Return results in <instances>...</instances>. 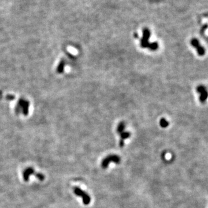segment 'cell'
<instances>
[{
	"label": "cell",
	"mask_w": 208,
	"mask_h": 208,
	"mask_svg": "<svg viewBox=\"0 0 208 208\" xmlns=\"http://www.w3.org/2000/svg\"><path fill=\"white\" fill-rule=\"evenodd\" d=\"M64 62L63 61H61L60 63L59 66H58V68H57V71L59 72V73H61L63 72L64 68Z\"/></svg>",
	"instance_id": "30bf717a"
},
{
	"label": "cell",
	"mask_w": 208,
	"mask_h": 208,
	"mask_svg": "<svg viewBox=\"0 0 208 208\" xmlns=\"http://www.w3.org/2000/svg\"><path fill=\"white\" fill-rule=\"evenodd\" d=\"M16 111L20 112L21 111L24 115H27L29 113V103L27 101L24 99H20L16 107Z\"/></svg>",
	"instance_id": "3957f363"
},
{
	"label": "cell",
	"mask_w": 208,
	"mask_h": 208,
	"mask_svg": "<svg viewBox=\"0 0 208 208\" xmlns=\"http://www.w3.org/2000/svg\"><path fill=\"white\" fill-rule=\"evenodd\" d=\"M125 128V124L123 123H120L118 125L117 128V133L119 134H121V133H123L124 130Z\"/></svg>",
	"instance_id": "ba28073f"
},
{
	"label": "cell",
	"mask_w": 208,
	"mask_h": 208,
	"mask_svg": "<svg viewBox=\"0 0 208 208\" xmlns=\"http://www.w3.org/2000/svg\"><path fill=\"white\" fill-rule=\"evenodd\" d=\"M149 47V49L151 50H155L156 49H158L159 46H158V43H156V42H154V43L150 44L149 47Z\"/></svg>",
	"instance_id": "8fae6325"
},
{
	"label": "cell",
	"mask_w": 208,
	"mask_h": 208,
	"mask_svg": "<svg viewBox=\"0 0 208 208\" xmlns=\"http://www.w3.org/2000/svg\"><path fill=\"white\" fill-rule=\"evenodd\" d=\"M160 125L161 127L163 128H166L169 125V123L167 120H166L165 119H161L160 122Z\"/></svg>",
	"instance_id": "9c48e42d"
},
{
	"label": "cell",
	"mask_w": 208,
	"mask_h": 208,
	"mask_svg": "<svg viewBox=\"0 0 208 208\" xmlns=\"http://www.w3.org/2000/svg\"><path fill=\"white\" fill-rule=\"evenodd\" d=\"M120 135L121 140L124 141V140L128 138L130 136H131V134H130V133H128V132L123 131V133L120 134Z\"/></svg>",
	"instance_id": "52a82bcc"
},
{
	"label": "cell",
	"mask_w": 208,
	"mask_h": 208,
	"mask_svg": "<svg viewBox=\"0 0 208 208\" xmlns=\"http://www.w3.org/2000/svg\"><path fill=\"white\" fill-rule=\"evenodd\" d=\"M121 159L119 155L115 154L109 155L104 159L101 163V167L103 169H107L108 167L109 164L112 162L115 164H119L120 163Z\"/></svg>",
	"instance_id": "6da1fadb"
},
{
	"label": "cell",
	"mask_w": 208,
	"mask_h": 208,
	"mask_svg": "<svg viewBox=\"0 0 208 208\" xmlns=\"http://www.w3.org/2000/svg\"><path fill=\"white\" fill-rule=\"evenodd\" d=\"M191 45L193 47H195L197 50V52L199 56H203L205 55L206 50L205 47L201 45L199 41L196 38H193L191 40Z\"/></svg>",
	"instance_id": "277c9868"
},
{
	"label": "cell",
	"mask_w": 208,
	"mask_h": 208,
	"mask_svg": "<svg viewBox=\"0 0 208 208\" xmlns=\"http://www.w3.org/2000/svg\"><path fill=\"white\" fill-rule=\"evenodd\" d=\"M197 93L199 94V101L201 103H205L208 98V91L204 86L199 85L197 87Z\"/></svg>",
	"instance_id": "5b68a950"
},
{
	"label": "cell",
	"mask_w": 208,
	"mask_h": 208,
	"mask_svg": "<svg viewBox=\"0 0 208 208\" xmlns=\"http://www.w3.org/2000/svg\"><path fill=\"white\" fill-rule=\"evenodd\" d=\"M73 191L77 196H79V197L82 198L83 202L85 205H87L90 203L91 198L90 197V195L85 191H83L81 189L77 187H75L73 189Z\"/></svg>",
	"instance_id": "7a4b0ae2"
},
{
	"label": "cell",
	"mask_w": 208,
	"mask_h": 208,
	"mask_svg": "<svg viewBox=\"0 0 208 208\" xmlns=\"http://www.w3.org/2000/svg\"><path fill=\"white\" fill-rule=\"evenodd\" d=\"M30 175H35V176L38 178L40 180H43L44 179V176L43 175L40 173L35 174L34 171L33 169L28 168L25 170L24 172L23 173V177L25 181H28V180L29 179V176H30Z\"/></svg>",
	"instance_id": "8992f818"
}]
</instances>
